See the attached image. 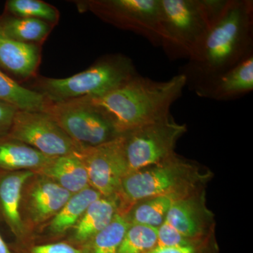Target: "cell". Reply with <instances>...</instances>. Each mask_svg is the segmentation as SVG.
<instances>
[{
	"mask_svg": "<svg viewBox=\"0 0 253 253\" xmlns=\"http://www.w3.org/2000/svg\"><path fill=\"white\" fill-rule=\"evenodd\" d=\"M253 54V1L229 0L194 56L179 69L186 86H196Z\"/></svg>",
	"mask_w": 253,
	"mask_h": 253,
	"instance_id": "1",
	"label": "cell"
},
{
	"mask_svg": "<svg viewBox=\"0 0 253 253\" xmlns=\"http://www.w3.org/2000/svg\"><path fill=\"white\" fill-rule=\"evenodd\" d=\"M186 86L184 75L166 81L136 75L122 85L96 97L81 98L102 110L119 135L170 116V108Z\"/></svg>",
	"mask_w": 253,
	"mask_h": 253,
	"instance_id": "2",
	"label": "cell"
},
{
	"mask_svg": "<svg viewBox=\"0 0 253 253\" xmlns=\"http://www.w3.org/2000/svg\"><path fill=\"white\" fill-rule=\"evenodd\" d=\"M211 178L209 169L175 153L163 162L125 176L117 194L121 214H126L133 205L142 199L159 196L178 199L206 188Z\"/></svg>",
	"mask_w": 253,
	"mask_h": 253,
	"instance_id": "3",
	"label": "cell"
},
{
	"mask_svg": "<svg viewBox=\"0 0 253 253\" xmlns=\"http://www.w3.org/2000/svg\"><path fill=\"white\" fill-rule=\"evenodd\" d=\"M229 0H161V46L170 60L194 56Z\"/></svg>",
	"mask_w": 253,
	"mask_h": 253,
	"instance_id": "4",
	"label": "cell"
},
{
	"mask_svg": "<svg viewBox=\"0 0 253 253\" xmlns=\"http://www.w3.org/2000/svg\"><path fill=\"white\" fill-rule=\"evenodd\" d=\"M137 74L129 58L122 54L108 55L71 77L39 80L36 91L51 103L96 97L116 89Z\"/></svg>",
	"mask_w": 253,
	"mask_h": 253,
	"instance_id": "5",
	"label": "cell"
},
{
	"mask_svg": "<svg viewBox=\"0 0 253 253\" xmlns=\"http://www.w3.org/2000/svg\"><path fill=\"white\" fill-rule=\"evenodd\" d=\"M186 131V125L176 123L170 115L121 134L129 172L171 157L175 154L176 143Z\"/></svg>",
	"mask_w": 253,
	"mask_h": 253,
	"instance_id": "6",
	"label": "cell"
},
{
	"mask_svg": "<svg viewBox=\"0 0 253 253\" xmlns=\"http://www.w3.org/2000/svg\"><path fill=\"white\" fill-rule=\"evenodd\" d=\"M44 111L82 148L94 147L119 136L106 113L84 99L48 101Z\"/></svg>",
	"mask_w": 253,
	"mask_h": 253,
	"instance_id": "7",
	"label": "cell"
},
{
	"mask_svg": "<svg viewBox=\"0 0 253 253\" xmlns=\"http://www.w3.org/2000/svg\"><path fill=\"white\" fill-rule=\"evenodd\" d=\"M86 8L106 22L142 36L154 46L163 38L161 0H94Z\"/></svg>",
	"mask_w": 253,
	"mask_h": 253,
	"instance_id": "8",
	"label": "cell"
},
{
	"mask_svg": "<svg viewBox=\"0 0 253 253\" xmlns=\"http://www.w3.org/2000/svg\"><path fill=\"white\" fill-rule=\"evenodd\" d=\"M7 136L49 158L78 154L84 149L76 144L45 111L18 110Z\"/></svg>",
	"mask_w": 253,
	"mask_h": 253,
	"instance_id": "9",
	"label": "cell"
},
{
	"mask_svg": "<svg viewBox=\"0 0 253 253\" xmlns=\"http://www.w3.org/2000/svg\"><path fill=\"white\" fill-rule=\"evenodd\" d=\"M71 196L67 190L42 174L34 172L28 178L23 186L20 204L27 242L59 212Z\"/></svg>",
	"mask_w": 253,
	"mask_h": 253,
	"instance_id": "10",
	"label": "cell"
},
{
	"mask_svg": "<svg viewBox=\"0 0 253 253\" xmlns=\"http://www.w3.org/2000/svg\"><path fill=\"white\" fill-rule=\"evenodd\" d=\"M87 171L89 186L101 196L117 194L123 178L129 172L122 135L77 154Z\"/></svg>",
	"mask_w": 253,
	"mask_h": 253,
	"instance_id": "11",
	"label": "cell"
},
{
	"mask_svg": "<svg viewBox=\"0 0 253 253\" xmlns=\"http://www.w3.org/2000/svg\"><path fill=\"white\" fill-rule=\"evenodd\" d=\"M166 221L189 239L203 240L215 235L216 223L206 204V188L174 200Z\"/></svg>",
	"mask_w": 253,
	"mask_h": 253,
	"instance_id": "12",
	"label": "cell"
},
{
	"mask_svg": "<svg viewBox=\"0 0 253 253\" xmlns=\"http://www.w3.org/2000/svg\"><path fill=\"white\" fill-rule=\"evenodd\" d=\"M253 89V54L230 69L193 89L199 97L229 101L244 96Z\"/></svg>",
	"mask_w": 253,
	"mask_h": 253,
	"instance_id": "13",
	"label": "cell"
},
{
	"mask_svg": "<svg viewBox=\"0 0 253 253\" xmlns=\"http://www.w3.org/2000/svg\"><path fill=\"white\" fill-rule=\"evenodd\" d=\"M101 195L91 186L73 194L62 208L49 221L35 233L30 241H61L77 224L91 203Z\"/></svg>",
	"mask_w": 253,
	"mask_h": 253,
	"instance_id": "14",
	"label": "cell"
},
{
	"mask_svg": "<svg viewBox=\"0 0 253 253\" xmlns=\"http://www.w3.org/2000/svg\"><path fill=\"white\" fill-rule=\"evenodd\" d=\"M33 173L31 170L0 171V221L9 227L14 236V242L28 241L20 214V204L23 186Z\"/></svg>",
	"mask_w": 253,
	"mask_h": 253,
	"instance_id": "15",
	"label": "cell"
},
{
	"mask_svg": "<svg viewBox=\"0 0 253 253\" xmlns=\"http://www.w3.org/2000/svg\"><path fill=\"white\" fill-rule=\"evenodd\" d=\"M119 213L121 214V203L117 194L101 196L89 205L76 225L63 241L79 249L109 225Z\"/></svg>",
	"mask_w": 253,
	"mask_h": 253,
	"instance_id": "16",
	"label": "cell"
},
{
	"mask_svg": "<svg viewBox=\"0 0 253 253\" xmlns=\"http://www.w3.org/2000/svg\"><path fill=\"white\" fill-rule=\"evenodd\" d=\"M40 61V50L36 44L11 39L0 28V66L15 76L31 77Z\"/></svg>",
	"mask_w": 253,
	"mask_h": 253,
	"instance_id": "17",
	"label": "cell"
},
{
	"mask_svg": "<svg viewBox=\"0 0 253 253\" xmlns=\"http://www.w3.org/2000/svg\"><path fill=\"white\" fill-rule=\"evenodd\" d=\"M35 172L49 178L72 195L90 186L85 166L77 154L52 158Z\"/></svg>",
	"mask_w": 253,
	"mask_h": 253,
	"instance_id": "18",
	"label": "cell"
},
{
	"mask_svg": "<svg viewBox=\"0 0 253 253\" xmlns=\"http://www.w3.org/2000/svg\"><path fill=\"white\" fill-rule=\"evenodd\" d=\"M52 158L9 136L0 138V171L35 172L44 167Z\"/></svg>",
	"mask_w": 253,
	"mask_h": 253,
	"instance_id": "19",
	"label": "cell"
},
{
	"mask_svg": "<svg viewBox=\"0 0 253 253\" xmlns=\"http://www.w3.org/2000/svg\"><path fill=\"white\" fill-rule=\"evenodd\" d=\"M0 101L20 111H44L48 101L41 93L20 85L0 70Z\"/></svg>",
	"mask_w": 253,
	"mask_h": 253,
	"instance_id": "20",
	"label": "cell"
},
{
	"mask_svg": "<svg viewBox=\"0 0 253 253\" xmlns=\"http://www.w3.org/2000/svg\"><path fill=\"white\" fill-rule=\"evenodd\" d=\"M173 196H159L138 201L131 206L125 215L131 224L158 228L166 221L173 201Z\"/></svg>",
	"mask_w": 253,
	"mask_h": 253,
	"instance_id": "21",
	"label": "cell"
},
{
	"mask_svg": "<svg viewBox=\"0 0 253 253\" xmlns=\"http://www.w3.org/2000/svg\"><path fill=\"white\" fill-rule=\"evenodd\" d=\"M130 224L126 216L119 213L109 225L82 245L81 253H117Z\"/></svg>",
	"mask_w": 253,
	"mask_h": 253,
	"instance_id": "22",
	"label": "cell"
},
{
	"mask_svg": "<svg viewBox=\"0 0 253 253\" xmlns=\"http://www.w3.org/2000/svg\"><path fill=\"white\" fill-rule=\"evenodd\" d=\"M0 28L11 39L32 44L43 41L51 31L49 23L45 21L17 16L1 20Z\"/></svg>",
	"mask_w": 253,
	"mask_h": 253,
	"instance_id": "23",
	"label": "cell"
},
{
	"mask_svg": "<svg viewBox=\"0 0 253 253\" xmlns=\"http://www.w3.org/2000/svg\"><path fill=\"white\" fill-rule=\"evenodd\" d=\"M157 246V228L143 224H130L117 253H147Z\"/></svg>",
	"mask_w": 253,
	"mask_h": 253,
	"instance_id": "24",
	"label": "cell"
},
{
	"mask_svg": "<svg viewBox=\"0 0 253 253\" xmlns=\"http://www.w3.org/2000/svg\"><path fill=\"white\" fill-rule=\"evenodd\" d=\"M6 7L15 16L37 18L49 23L57 22L59 12L54 6L39 0H9Z\"/></svg>",
	"mask_w": 253,
	"mask_h": 253,
	"instance_id": "25",
	"label": "cell"
},
{
	"mask_svg": "<svg viewBox=\"0 0 253 253\" xmlns=\"http://www.w3.org/2000/svg\"><path fill=\"white\" fill-rule=\"evenodd\" d=\"M9 245L13 253H81V250L66 241L13 242Z\"/></svg>",
	"mask_w": 253,
	"mask_h": 253,
	"instance_id": "26",
	"label": "cell"
},
{
	"mask_svg": "<svg viewBox=\"0 0 253 253\" xmlns=\"http://www.w3.org/2000/svg\"><path fill=\"white\" fill-rule=\"evenodd\" d=\"M217 248L215 236H212L199 242L186 246H157L147 253H216Z\"/></svg>",
	"mask_w": 253,
	"mask_h": 253,
	"instance_id": "27",
	"label": "cell"
},
{
	"mask_svg": "<svg viewBox=\"0 0 253 253\" xmlns=\"http://www.w3.org/2000/svg\"><path fill=\"white\" fill-rule=\"evenodd\" d=\"M157 230L158 246H186V245L193 244L202 241V240H192L180 234L179 231H176L166 221H165L159 227L157 228Z\"/></svg>",
	"mask_w": 253,
	"mask_h": 253,
	"instance_id": "28",
	"label": "cell"
},
{
	"mask_svg": "<svg viewBox=\"0 0 253 253\" xmlns=\"http://www.w3.org/2000/svg\"><path fill=\"white\" fill-rule=\"evenodd\" d=\"M18 109L12 105L0 101V138L8 135Z\"/></svg>",
	"mask_w": 253,
	"mask_h": 253,
	"instance_id": "29",
	"label": "cell"
},
{
	"mask_svg": "<svg viewBox=\"0 0 253 253\" xmlns=\"http://www.w3.org/2000/svg\"><path fill=\"white\" fill-rule=\"evenodd\" d=\"M0 253H13L10 249L9 245L6 244L1 237V234H0Z\"/></svg>",
	"mask_w": 253,
	"mask_h": 253,
	"instance_id": "30",
	"label": "cell"
}]
</instances>
